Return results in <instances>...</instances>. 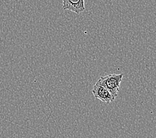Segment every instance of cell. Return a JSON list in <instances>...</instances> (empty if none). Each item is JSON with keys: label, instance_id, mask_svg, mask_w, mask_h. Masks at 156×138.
Wrapping results in <instances>:
<instances>
[{"label": "cell", "instance_id": "3", "mask_svg": "<svg viewBox=\"0 0 156 138\" xmlns=\"http://www.w3.org/2000/svg\"><path fill=\"white\" fill-rule=\"evenodd\" d=\"M63 9L68 10L79 15L85 12L84 0H63Z\"/></svg>", "mask_w": 156, "mask_h": 138}, {"label": "cell", "instance_id": "1", "mask_svg": "<svg viewBox=\"0 0 156 138\" xmlns=\"http://www.w3.org/2000/svg\"><path fill=\"white\" fill-rule=\"evenodd\" d=\"M123 74H111L101 76L97 82L106 88L111 94L116 98L119 91L120 84L122 81Z\"/></svg>", "mask_w": 156, "mask_h": 138}, {"label": "cell", "instance_id": "2", "mask_svg": "<svg viewBox=\"0 0 156 138\" xmlns=\"http://www.w3.org/2000/svg\"><path fill=\"white\" fill-rule=\"evenodd\" d=\"M92 94L95 99L100 100L106 104L111 103L115 99V98L113 96L106 88L102 86L98 82L94 84L93 89H92Z\"/></svg>", "mask_w": 156, "mask_h": 138}]
</instances>
